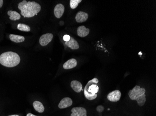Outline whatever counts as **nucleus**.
Returning <instances> with one entry per match:
<instances>
[{
	"label": "nucleus",
	"mask_w": 156,
	"mask_h": 116,
	"mask_svg": "<svg viewBox=\"0 0 156 116\" xmlns=\"http://www.w3.org/2000/svg\"><path fill=\"white\" fill-rule=\"evenodd\" d=\"M26 116H36V115H34V114H33L32 113H28L27 114V115H26Z\"/></svg>",
	"instance_id": "23"
},
{
	"label": "nucleus",
	"mask_w": 156,
	"mask_h": 116,
	"mask_svg": "<svg viewBox=\"0 0 156 116\" xmlns=\"http://www.w3.org/2000/svg\"><path fill=\"white\" fill-rule=\"evenodd\" d=\"M17 29L21 31L29 32L31 31V28L27 25L19 23L17 25Z\"/></svg>",
	"instance_id": "18"
},
{
	"label": "nucleus",
	"mask_w": 156,
	"mask_h": 116,
	"mask_svg": "<svg viewBox=\"0 0 156 116\" xmlns=\"http://www.w3.org/2000/svg\"><path fill=\"white\" fill-rule=\"evenodd\" d=\"M33 106L35 110L38 113H43L44 111V107L43 104L38 101H35L33 102Z\"/></svg>",
	"instance_id": "16"
},
{
	"label": "nucleus",
	"mask_w": 156,
	"mask_h": 116,
	"mask_svg": "<svg viewBox=\"0 0 156 116\" xmlns=\"http://www.w3.org/2000/svg\"><path fill=\"white\" fill-rule=\"evenodd\" d=\"M19 116V115H10V116Z\"/></svg>",
	"instance_id": "24"
},
{
	"label": "nucleus",
	"mask_w": 156,
	"mask_h": 116,
	"mask_svg": "<svg viewBox=\"0 0 156 116\" xmlns=\"http://www.w3.org/2000/svg\"><path fill=\"white\" fill-rule=\"evenodd\" d=\"M121 97V92L119 90H115L107 95V99L113 102L118 101Z\"/></svg>",
	"instance_id": "7"
},
{
	"label": "nucleus",
	"mask_w": 156,
	"mask_h": 116,
	"mask_svg": "<svg viewBox=\"0 0 156 116\" xmlns=\"http://www.w3.org/2000/svg\"><path fill=\"white\" fill-rule=\"evenodd\" d=\"M73 104V101L71 98H63L59 104V107L60 109H65L66 108L71 107Z\"/></svg>",
	"instance_id": "9"
},
{
	"label": "nucleus",
	"mask_w": 156,
	"mask_h": 116,
	"mask_svg": "<svg viewBox=\"0 0 156 116\" xmlns=\"http://www.w3.org/2000/svg\"><path fill=\"white\" fill-rule=\"evenodd\" d=\"M8 15L10 16V19L12 21H16L21 18V16L18 13L15 11L9 10Z\"/></svg>",
	"instance_id": "17"
},
{
	"label": "nucleus",
	"mask_w": 156,
	"mask_h": 116,
	"mask_svg": "<svg viewBox=\"0 0 156 116\" xmlns=\"http://www.w3.org/2000/svg\"><path fill=\"white\" fill-rule=\"evenodd\" d=\"M20 57L17 53L13 52H7L0 55V64L7 67H13L19 64Z\"/></svg>",
	"instance_id": "2"
},
{
	"label": "nucleus",
	"mask_w": 156,
	"mask_h": 116,
	"mask_svg": "<svg viewBox=\"0 0 156 116\" xmlns=\"http://www.w3.org/2000/svg\"><path fill=\"white\" fill-rule=\"evenodd\" d=\"M146 90L144 88H141L140 86H136L129 92V96L132 100H136L139 106H143L146 100Z\"/></svg>",
	"instance_id": "3"
},
{
	"label": "nucleus",
	"mask_w": 156,
	"mask_h": 116,
	"mask_svg": "<svg viewBox=\"0 0 156 116\" xmlns=\"http://www.w3.org/2000/svg\"><path fill=\"white\" fill-rule=\"evenodd\" d=\"M10 39L11 41L15 43L23 42L25 41V38L23 36L18 35H15L11 34L10 35Z\"/></svg>",
	"instance_id": "15"
},
{
	"label": "nucleus",
	"mask_w": 156,
	"mask_h": 116,
	"mask_svg": "<svg viewBox=\"0 0 156 116\" xmlns=\"http://www.w3.org/2000/svg\"><path fill=\"white\" fill-rule=\"evenodd\" d=\"M99 80L97 78H94L88 82L84 89V95L89 100L95 99L97 97V93L99 92V87L97 84Z\"/></svg>",
	"instance_id": "4"
},
{
	"label": "nucleus",
	"mask_w": 156,
	"mask_h": 116,
	"mask_svg": "<svg viewBox=\"0 0 156 116\" xmlns=\"http://www.w3.org/2000/svg\"><path fill=\"white\" fill-rule=\"evenodd\" d=\"M88 18V14L82 11L77 13L75 16L76 21L79 23H82L86 22Z\"/></svg>",
	"instance_id": "10"
},
{
	"label": "nucleus",
	"mask_w": 156,
	"mask_h": 116,
	"mask_svg": "<svg viewBox=\"0 0 156 116\" xmlns=\"http://www.w3.org/2000/svg\"><path fill=\"white\" fill-rule=\"evenodd\" d=\"M104 110V108L103 107V105H100L96 107V111L98 113H101Z\"/></svg>",
	"instance_id": "20"
},
{
	"label": "nucleus",
	"mask_w": 156,
	"mask_h": 116,
	"mask_svg": "<svg viewBox=\"0 0 156 116\" xmlns=\"http://www.w3.org/2000/svg\"><path fill=\"white\" fill-rule=\"evenodd\" d=\"M3 1L0 0V8H1L3 7Z\"/></svg>",
	"instance_id": "22"
},
{
	"label": "nucleus",
	"mask_w": 156,
	"mask_h": 116,
	"mask_svg": "<svg viewBox=\"0 0 156 116\" xmlns=\"http://www.w3.org/2000/svg\"><path fill=\"white\" fill-rule=\"evenodd\" d=\"M66 45L73 50H77L79 49V46L76 40L73 38L71 37L69 40L65 43Z\"/></svg>",
	"instance_id": "12"
},
{
	"label": "nucleus",
	"mask_w": 156,
	"mask_h": 116,
	"mask_svg": "<svg viewBox=\"0 0 156 116\" xmlns=\"http://www.w3.org/2000/svg\"><path fill=\"white\" fill-rule=\"evenodd\" d=\"M71 116H87V110L82 107H77L72 108Z\"/></svg>",
	"instance_id": "6"
},
{
	"label": "nucleus",
	"mask_w": 156,
	"mask_h": 116,
	"mask_svg": "<svg viewBox=\"0 0 156 116\" xmlns=\"http://www.w3.org/2000/svg\"><path fill=\"white\" fill-rule=\"evenodd\" d=\"M81 1V0H71L70 1V7L72 9H76L78 7L79 4Z\"/></svg>",
	"instance_id": "19"
},
{
	"label": "nucleus",
	"mask_w": 156,
	"mask_h": 116,
	"mask_svg": "<svg viewBox=\"0 0 156 116\" xmlns=\"http://www.w3.org/2000/svg\"><path fill=\"white\" fill-rule=\"evenodd\" d=\"M72 89L77 93H79L82 90V85L79 81L77 80H73L71 83Z\"/></svg>",
	"instance_id": "14"
},
{
	"label": "nucleus",
	"mask_w": 156,
	"mask_h": 116,
	"mask_svg": "<svg viewBox=\"0 0 156 116\" xmlns=\"http://www.w3.org/2000/svg\"><path fill=\"white\" fill-rule=\"evenodd\" d=\"M77 65V61L75 59H71L66 62L63 65L65 69H71L75 68Z\"/></svg>",
	"instance_id": "13"
},
{
	"label": "nucleus",
	"mask_w": 156,
	"mask_h": 116,
	"mask_svg": "<svg viewBox=\"0 0 156 116\" xmlns=\"http://www.w3.org/2000/svg\"><path fill=\"white\" fill-rule=\"evenodd\" d=\"M53 34L51 33L43 34L39 39V43L42 46H45L47 45L53 39Z\"/></svg>",
	"instance_id": "5"
},
{
	"label": "nucleus",
	"mask_w": 156,
	"mask_h": 116,
	"mask_svg": "<svg viewBox=\"0 0 156 116\" xmlns=\"http://www.w3.org/2000/svg\"><path fill=\"white\" fill-rule=\"evenodd\" d=\"M90 32L89 28H86L84 26H81L77 29V34L79 36L85 37L88 35Z\"/></svg>",
	"instance_id": "11"
},
{
	"label": "nucleus",
	"mask_w": 156,
	"mask_h": 116,
	"mask_svg": "<svg viewBox=\"0 0 156 116\" xmlns=\"http://www.w3.org/2000/svg\"><path fill=\"white\" fill-rule=\"evenodd\" d=\"M18 7L21 10V15L25 18H31L36 16L41 9L40 5L35 1H27L25 0L20 3Z\"/></svg>",
	"instance_id": "1"
},
{
	"label": "nucleus",
	"mask_w": 156,
	"mask_h": 116,
	"mask_svg": "<svg viewBox=\"0 0 156 116\" xmlns=\"http://www.w3.org/2000/svg\"><path fill=\"white\" fill-rule=\"evenodd\" d=\"M70 38H71V37L69 35L66 34V35H65L64 36V40L66 41V42H67V41H68L70 39Z\"/></svg>",
	"instance_id": "21"
},
{
	"label": "nucleus",
	"mask_w": 156,
	"mask_h": 116,
	"mask_svg": "<svg viewBox=\"0 0 156 116\" xmlns=\"http://www.w3.org/2000/svg\"><path fill=\"white\" fill-rule=\"evenodd\" d=\"M65 11V7L62 4H58L55 6L54 9V13L55 17L60 18L62 16Z\"/></svg>",
	"instance_id": "8"
}]
</instances>
